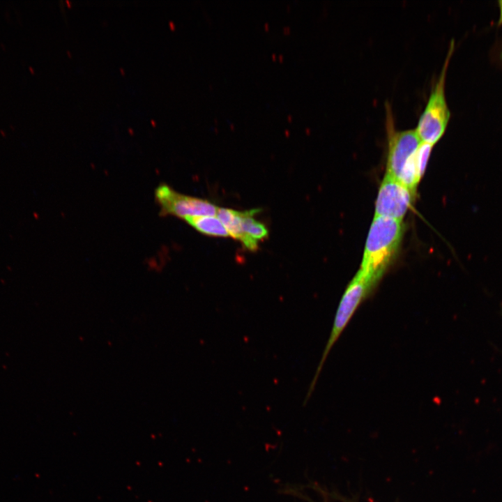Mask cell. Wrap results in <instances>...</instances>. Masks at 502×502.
I'll use <instances>...</instances> for the list:
<instances>
[{
	"mask_svg": "<svg viewBox=\"0 0 502 502\" xmlns=\"http://www.w3.org/2000/svg\"><path fill=\"white\" fill-rule=\"evenodd\" d=\"M386 107L388 153L386 174L416 192L421 179L417 166V151L422 141L416 129H395L390 108L388 105Z\"/></svg>",
	"mask_w": 502,
	"mask_h": 502,
	"instance_id": "2",
	"label": "cell"
},
{
	"mask_svg": "<svg viewBox=\"0 0 502 502\" xmlns=\"http://www.w3.org/2000/svg\"><path fill=\"white\" fill-rule=\"evenodd\" d=\"M501 13H502V6H501ZM501 17H502V15H501Z\"/></svg>",
	"mask_w": 502,
	"mask_h": 502,
	"instance_id": "13",
	"label": "cell"
},
{
	"mask_svg": "<svg viewBox=\"0 0 502 502\" xmlns=\"http://www.w3.org/2000/svg\"><path fill=\"white\" fill-rule=\"evenodd\" d=\"M30 70L31 72H33V71L34 72V70H33V69L31 68H30Z\"/></svg>",
	"mask_w": 502,
	"mask_h": 502,
	"instance_id": "12",
	"label": "cell"
},
{
	"mask_svg": "<svg viewBox=\"0 0 502 502\" xmlns=\"http://www.w3.org/2000/svg\"><path fill=\"white\" fill-rule=\"evenodd\" d=\"M155 198L162 216L173 215L183 219L187 217L214 216L218 209L206 199L181 194L165 183L156 188Z\"/></svg>",
	"mask_w": 502,
	"mask_h": 502,
	"instance_id": "5",
	"label": "cell"
},
{
	"mask_svg": "<svg viewBox=\"0 0 502 502\" xmlns=\"http://www.w3.org/2000/svg\"><path fill=\"white\" fill-rule=\"evenodd\" d=\"M0 132L2 134L3 136H6L5 132L3 130H0Z\"/></svg>",
	"mask_w": 502,
	"mask_h": 502,
	"instance_id": "11",
	"label": "cell"
},
{
	"mask_svg": "<svg viewBox=\"0 0 502 502\" xmlns=\"http://www.w3.org/2000/svg\"><path fill=\"white\" fill-rule=\"evenodd\" d=\"M415 192L386 174L379 189L374 216L402 221L412 205Z\"/></svg>",
	"mask_w": 502,
	"mask_h": 502,
	"instance_id": "6",
	"label": "cell"
},
{
	"mask_svg": "<svg viewBox=\"0 0 502 502\" xmlns=\"http://www.w3.org/2000/svg\"><path fill=\"white\" fill-rule=\"evenodd\" d=\"M403 232L402 221L374 217L359 271L376 284L394 261L400 248Z\"/></svg>",
	"mask_w": 502,
	"mask_h": 502,
	"instance_id": "1",
	"label": "cell"
},
{
	"mask_svg": "<svg viewBox=\"0 0 502 502\" xmlns=\"http://www.w3.org/2000/svg\"><path fill=\"white\" fill-rule=\"evenodd\" d=\"M218 218L225 227L229 236L240 241L248 250L254 251L258 248V242L247 237L242 229L241 211L230 208H218Z\"/></svg>",
	"mask_w": 502,
	"mask_h": 502,
	"instance_id": "7",
	"label": "cell"
},
{
	"mask_svg": "<svg viewBox=\"0 0 502 502\" xmlns=\"http://www.w3.org/2000/svg\"><path fill=\"white\" fill-rule=\"evenodd\" d=\"M183 220L201 234L220 237L229 236L222 223L215 216L187 217Z\"/></svg>",
	"mask_w": 502,
	"mask_h": 502,
	"instance_id": "8",
	"label": "cell"
},
{
	"mask_svg": "<svg viewBox=\"0 0 502 502\" xmlns=\"http://www.w3.org/2000/svg\"><path fill=\"white\" fill-rule=\"evenodd\" d=\"M258 211V209H252L241 212V226L244 234L257 242L266 238L268 235L266 226L254 218Z\"/></svg>",
	"mask_w": 502,
	"mask_h": 502,
	"instance_id": "9",
	"label": "cell"
},
{
	"mask_svg": "<svg viewBox=\"0 0 502 502\" xmlns=\"http://www.w3.org/2000/svg\"><path fill=\"white\" fill-rule=\"evenodd\" d=\"M376 285L374 282L359 271L348 284L340 299L335 315L330 337L323 351L314 376L310 384L304 400V404L307 403L314 390L317 379L332 347L337 342L358 307L363 301L367 298Z\"/></svg>",
	"mask_w": 502,
	"mask_h": 502,
	"instance_id": "3",
	"label": "cell"
},
{
	"mask_svg": "<svg viewBox=\"0 0 502 502\" xmlns=\"http://www.w3.org/2000/svg\"><path fill=\"white\" fill-rule=\"evenodd\" d=\"M453 50L452 40L441 73L431 89L427 102L415 128L422 142L432 145L443 135L450 116L445 86L447 70Z\"/></svg>",
	"mask_w": 502,
	"mask_h": 502,
	"instance_id": "4",
	"label": "cell"
},
{
	"mask_svg": "<svg viewBox=\"0 0 502 502\" xmlns=\"http://www.w3.org/2000/svg\"><path fill=\"white\" fill-rule=\"evenodd\" d=\"M434 145L421 142L417 151V166L420 178L423 177Z\"/></svg>",
	"mask_w": 502,
	"mask_h": 502,
	"instance_id": "10",
	"label": "cell"
}]
</instances>
